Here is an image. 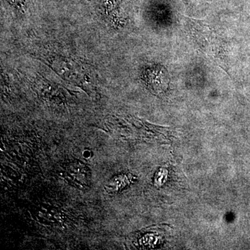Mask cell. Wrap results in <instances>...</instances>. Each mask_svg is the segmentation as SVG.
I'll use <instances>...</instances> for the list:
<instances>
[{"mask_svg": "<svg viewBox=\"0 0 250 250\" xmlns=\"http://www.w3.org/2000/svg\"><path fill=\"white\" fill-rule=\"evenodd\" d=\"M192 36L202 52L218 62L220 66L226 67L225 50L221 39L210 26L200 21L189 22Z\"/></svg>", "mask_w": 250, "mask_h": 250, "instance_id": "1", "label": "cell"}, {"mask_svg": "<svg viewBox=\"0 0 250 250\" xmlns=\"http://www.w3.org/2000/svg\"><path fill=\"white\" fill-rule=\"evenodd\" d=\"M150 72L152 75H150L149 78L153 79L150 81V83L154 84L152 86L153 89L158 93L164 91L167 88L169 81L165 69L164 67H158L156 69H153Z\"/></svg>", "mask_w": 250, "mask_h": 250, "instance_id": "2", "label": "cell"}]
</instances>
